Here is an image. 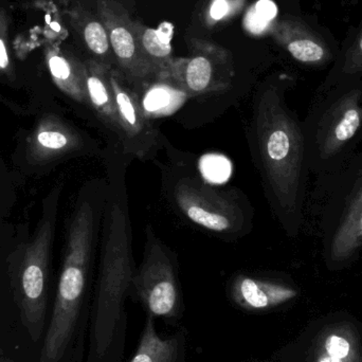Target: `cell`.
<instances>
[{
	"mask_svg": "<svg viewBox=\"0 0 362 362\" xmlns=\"http://www.w3.org/2000/svg\"><path fill=\"white\" fill-rule=\"evenodd\" d=\"M155 317L148 315L141 338L133 358L129 362H183L185 333L180 331L169 338L158 335Z\"/></svg>",
	"mask_w": 362,
	"mask_h": 362,
	"instance_id": "17",
	"label": "cell"
},
{
	"mask_svg": "<svg viewBox=\"0 0 362 362\" xmlns=\"http://www.w3.org/2000/svg\"><path fill=\"white\" fill-rule=\"evenodd\" d=\"M361 23H362V16H361Z\"/></svg>",
	"mask_w": 362,
	"mask_h": 362,
	"instance_id": "28",
	"label": "cell"
},
{
	"mask_svg": "<svg viewBox=\"0 0 362 362\" xmlns=\"http://www.w3.org/2000/svg\"><path fill=\"white\" fill-rule=\"evenodd\" d=\"M325 350L329 356L344 359L350 355V342L339 335H332L325 341Z\"/></svg>",
	"mask_w": 362,
	"mask_h": 362,
	"instance_id": "23",
	"label": "cell"
},
{
	"mask_svg": "<svg viewBox=\"0 0 362 362\" xmlns=\"http://www.w3.org/2000/svg\"><path fill=\"white\" fill-rule=\"evenodd\" d=\"M84 40L91 52L102 59H107L108 65L112 66V57H114L107 31L101 21H89L85 23Z\"/></svg>",
	"mask_w": 362,
	"mask_h": 362,
	"instance_id": "20",
	"label": "cell"
},
{
	"mask_svg": "<svg viewBox=\"0 0 362 362\" xmlns=\"http://www.w3.org/2000/svg\"><path fill=\"white\" fill-rule=\"evenodd\" d=\"M110 80L124 137L123 153L125 156L148 158L156 151L158 133L148 120L139 95L118 68H110Z\"/></svg>",
	"mask_w": 362,
	"mask_h": 362,
	"instance_id": "12",
	"label": "cell"
},
{
	"mask_svg": "<svg viewBox=\"0 0 362 362\" xmlns=\"http://www.w3.org/2000/svg\"><path fill=\"white\" fill-rule=\"evenodd\" d=\"M245 0H212L206 12L208 23H216L234 16L244 6Z\"/></svg>",
	"mask_w": 362,
	"mask_h": 362,
	"instance_id": "21",
	"label": "cell"
},
{
	"mask_svg": "<svg viewBox=\"0 0 362 362\" xmlns=\"http://www.w3.org/2000/svg\"><path fill=\"white\" fill-rule=\"evenodd\" d=\"M110 68L103 62H90L86 66L87 95L89 105L93 108L98 118L122 144L124 137L110 84Z\"/></svg>",
	"mask_w": 362,
	"mask_h": 362,
	"instance_id": "15",
	"label": "cell"
},
{
	"mask_svg": "<svg viewBox=\"0 0 362 362\" xmlns=\"http://www.w3.org/2000/svg\"><path fill=\"white\" fill-rule=\"evenodd\" d=\"M302 127L310 172L320 177L346 165L362 140V80L317 91Z\"/></svg>",
	"mask_w": 362,
	"mask_h": 362,
	"instance_id": "4",
	"label": "cell"
},
{
	"mask_svg": "<svg viewBox=\"0 0 362 362\" xmlns=\"http://www.w3.org/2000/svg\"><path fill=\"white\" fill-rule=\"evenodd\" d=\"M318 181L323 257L329 267H342L362 251V151Z\"/></svg>",
	"mask_w": 362,
	"mask_h": 362,
	"instance_id": "5",
	"label": "cell"
},
{
	"mask_svg": "<svg viewBox=\"0 0 362 362\" xmlns=\"http://www.w3.org/2000/svg\"><path fill=\"white\" fill-rule=\"evenodd\" d=\"M202 172L206 178L210 180H223L229 177L231 167L226 158L219 156H209L204 159Z\"/></svg>",
	"mask_w": 362,
	"mask_h": 362,
	"instance_id": "22",
	"label": "cell"
},
{
	"mask_svg": "<svg viewBox=\"0 0 362 362\" xmlns=\"http://www.w3.org/2000/svg\"><path fill=\"white\" fill-rule=\"evenodd\" d=\"M48 66L55 84L61 90L78 103L89 104L86 67L74 65L69 59L59 54L51 55Z\"/></svg>",
	"mask_w": 362,
	"mask_h": 362,
	"instance_id": "19",
	"label": "cell"
},
{
	"mask_svg": "<svg viewBox=\"0 0 362 362\" xmlns=\"http://www.w3.org/2000/svg\"><path fill=\"white\" fill-rule=\"evenodd\" d=\"M132 288L155 318L174 319L180 314V289L173 259L151 227L146 229L144 259L134 274Z\"/></svg>",
	"mask_w": 362,
	"mask_h": 362,
	"instance_id": "7",
	"label": "cell"
},
{
	"mask_svg": "<svg viewBox=\"0 0 362 362\" xmlns=\"http://www.w3.org/2000/svg\"><path fill=\"white\" fill-rule=\"evenodd\" d=\"M51 28H52L54 31L59 32V30H61V27H59V23H51Z\"/></svg>",
	"mask_w": 362,
	"mask_h": 362,
	"instance_id": "26",
	"label": "cell"
},
{
	"mask_svg": "<svg viewBox=\"0 0 362 362\" xmlns=\"http://www.w3.org/2000/svg\"><path fill=\"white\" fill-rule=\"evenodd\" d=\"M124 163L110 161L104 194L99 276L91 327V352L100 362H120L125 337V298L132 288L133 238Z\"/></svg>",
	"mask_w": 362,
	"mask_h": 362,
	"instance_id": "1",
	"label": "cell"
},
{
	"mask_svg": "<svg viewBox=\"0 0 362 362\" xmlns=\"http://www.w3.org/2000/svg\"><path fill=\"white\" fill-rule=\"evenodd\" d=\"M88 194L81 196L70 221L63 267L50 325L40 362H59L78 325L88 284L101 204Z\"/></svg>",
	"mask_w": 362,
	"mask_h": 362,
	"instance_id": "3",
	"label": "cell"
},
{
	"mask_svg": "<svg viewBox=\"0 0 362 362\" xmlns=\"http://www.w3.org/2000/svg\"><path fill=\"white\" fill-rule=\"evenodd\" d=\"M234 304L250 313L267 312L295 299L297 289L284 283L248 276L234 279L230 291Z\"/></svg>",
	"mask_w": 362,
	"mask_h": 362,
	"instance_id": "14",
	"label": "cell"
},
{
	"mask_svg": "<svg viewBox=\"0 0 362 362\" xmlns=\"http://www.w3.org/2000/svg\"><path fill=\"white\" fill-rule=\"evenodd\" d=\"M173 198L183 215L209 231L234 233L246 223V213L238 196L198 178H180L173 185Z\"/></svg>",
	"mask_w": 362,
	"mask_h": 362,
	"instance_id": "8",
	"label": "cell"
},
{
	"mask_svg": "<svg viewBox=\"0 0 362 362\" xmlns=\"http://www.w3.org/2000/svg\"><path fill=\"white\" fill-rule=\"evenodd\" d=\"M285 81L270 83L255 106L253 131L259 169L274 212L287 234L303 223L310 173L302 123L285 101Z\"/></svg>",
	"mask_w": 362,
	"mask_h": 362,
	"instance_id": "2",
	"label": "cell"
},
{
	"mask_svg": "<svg viewBox=\"0 0 362 362\" xmlns=\"http://www.w3.org/2000/svg\"><path fill=\"white\" fill-rule=\"evenodd\" d=\"M134 31L139 42L140 49L144 57L150 62L158 74V80H167L172 64L174 62L172 55V33H161V30H155L146 27L142 23L133 21Z\"/></svg>",
	"mask_w": 362,
	"mask_h": 362,
	"instance_id": "18",
	"label": "cell"
},
{
	"mask_svg": "<svg viewBox=\"0 0 362 362\" xmlns=\"http://www.w3.org/2000/svg\"><path fill=\"white\" fill-rule=\"evenodd\" d=\"M346 2H350V4H356L357 0H346Z\"/></svg>",
	"mask_w": 362,
	"mask_h": 362,
	"instance_id": "27",
	"label": "cell"
},
{
	"mask_svg": "<svg viewBox=\"0 0 362 362\" xmlns=\"http://www.w3.org/2000/svg\"><path fill=\"white\" fill-rule=\"evenodd\" d=\"M269 32L274 42L304 67L331 68L339 53L340 42L331 30L313 18L284 16L274 19Z\"/></svg>",
	"mask_w": 362,
	"mask_h": 362,
	"instance_id": "10",
	"label": "cell"
},
{
	"mask_svg": "<svg viewBox=\"0 0 362 362\" xmlns=\"http://www.w3.org/2000/svg\"><path fill=\"white\" fill-rule=\"evenodd\" d=\"M98 12L107 31L118 69L127 81L133 84H146L154 78L158 80L156 70L140 49L133 19L127 11L115 0H99Z\"/></svg>",
	"mask_w": 362,
	"mask_h": 362,
	"instance_id": "11",
	"label": "cell"
},
{
	"mask_svg": "<svg viewBox=\"0 0 362 362\" xmlns=\"http://www.w3.org/2000/svg\"><path fill=\"white\" fill-rule=\"evenodd\" d=\"M187 57L174 59L167 81L187 97L227 90L235 76L233 57L227 49L210 40L192 38Z\"/></svg>",
	"mask_w": 362,
	"mask_h": 362,
	"instance_id": "9",
	"label": "cell"
},
{
	"mask_svg": "<svg viewBox=\"0 0 362 362\" xmlns=\"http://www.w3.org/2000/svg\"><path fill=\"white\" fill-rule=\"evenodd\" d=\"M319 362H344L342 361V359H338L335 358V357L332 356H327V357H323V358H321V361Z\"/></svg>",
	"mask_w": 362,
	"mask_h": 362,
	"instance_id": "25",
	"label": "cell"
},
{
	"mask_svg": "<svg viewBox=\"0 0 362 362\" xmlns=\"http://www.w3.org/2000/svg\"><path fill=\"white\" fill-rule=\"evenodd\" d=\"M8 64L10 62H8V54H6V46L0 40V69H6L8 67Z\"/></svg>",
	"mask_w": 362,
	"mask_h": 362,
	"instance_id": "24",
	"label": "cell"
},
{
	"mask_svg": "<svg viewBox=\"0 0 362 362\" xmlns=\"http://www.w3.org/2000/svg\"><path fill=\"white\" fill-rule=\"evenodd\" d=\"M82 146L80 134L53 115L44 117L27 140L28 157L36 163H51Z\"/></svg>",
	"mask_w": 362,
	"mask_h": 362,
	"instance_id": "13",
	"label": "cell"
},
{
	"mask_svg": "<svg viewBox=\"0 0 362 362\" xmlns=\"http://www.w3.org/2000/svg\"><path fill=\"white\" fill-rule=\"evenodd\" d=\"M59 191L47 206L34 238L25 245L21 259L10 270L11 285L21 322L32 341L37 342L44 331L48 299L49 266L57 219Z\"/></svg>",
	"mask_w": 362,
	"mask_h": 362,
	"instance_id": "6",
	"label": "cell"
},
{
	"mask_svg": "<svg viewBox=\"0 0 362 362\" xmlns=\"http://www.w3.org/2000/svg\"><path fill=\"white\" fill-rule=\"evenodd\" d=\"M362 80V23L351 27L340 42L339 53L317 91L327 90L340 83Z\"/></svg>",
	"mask_w": 362,
	"mask_h": 362,
	"instance_id": "16",
	"label": "cell"
}]
</instances>
